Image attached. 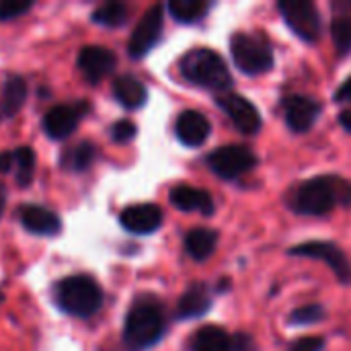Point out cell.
<instances>
[{
    "label": "cell",
    "mask_w": 351,
    "mask_h": 351,
    "mask_svg": "<svg viewBox=\"0 0 351 351\" xmlns=\"http://www.w3.org/2000/svg\"><path fill=\"white\" fill-rule=\"evenodd\" d=\"M325 319V308L321 304H308L302 308H296L290 317L292 325H315Z\"/></svg>",
    "instance_id": "83f0119b"
},
{
    "label": "cell",
    "mask_w": 351,
    "mask_h": 351,
    "mask_svg": "<svg viewBox=\"0 0 351 351\" xmlns=\"http://www.w3.org/2000/svg\"><path fill=\"white\" fill-rule=\"evenodd\" d=\"M257 165V156L251 148L241 144H228L214 150L208 156V167L222 179L232 181L243 177L245 173L253 171Z\"/></svg>",
    "instance_id": "8992f818"
},
{
    "label": "cell",
    "mask_w": 351,
    "mask_h": 351,
    "mask_svg": "<svg viewBox=\"0 0 351 351\" xmlns=\"http://www.w3.org/2000/svg\"><path fill=\"white\" fill-rule=\"evenodd\" d=\"M191 351H232V339L224 329L208 325L193 335Z\"/></svg>",
    "instance_id": "7402d4cb"
},
{
    "label": "cell",
    "mask_w": 351,
    "mask_h": 351,
    "mask_svg": "<svg viewBox=\"0 0 351 351\" xmlns=\"http://www.w3.org/2000/svg\"><path fill=\"white\" fill-rule=\"evenodd\" d=\"M339 121H341V125H343L348 132H351V109H343V111H341Z\"/></svg>",
    "instance_id": "e575fe53"
},
{
    "label": "cell",
    "mask_w": 351,
    "mask_h": 351,
    "mask_svg": "<svg viewBox=\"0 0 351 351\" xmlns=\"http://www.w3.org/2000/svg\"><path fill=\"white\" fill-rule=\"evenodd\" d=\"M171 204L181 212H199L204 216L214 214V199L208 191L191 187V185H177L171 189Z\"/></svg>",
    "instance_id": "e0dca14e"
},
{
    "label": "cell",
    "mask_w": 351,
    "mask_h": 351,
    "mask_svg": "<svg viewBox=\"0 0 351 351\" xmlns=\"http://www.w3.org/2000/svg\"><path fill=\"white\" fill-rule=\"evenodd\" d=\"M21 224L25 230L41 237H53L62 230V220L43 206H23L19 210Z\"/></svg>",
    "instance_id": "2e32d148"
},
{
    "label": "cell",
    "mask_w": 351,
    "mask_h": 351,
    "mask_svg": "<svg viewBox=\"0 0 351 351\" xmlns=\"http://www.w3.org/2000/svg\"><path fill=\"white\" fill-rule=\"evenodd\" d=\"M136 132H138V128H136L134 121L121 119V121H117V123L111 128V138H113L115 142H119V144H125V142H130V140L136 138Z\"/></svg>",
    "instance_id": "f546056e"
},
{
    "label": "cell",
    "mask_w": 351,
    "mask_h": 351,
    "mask_svg": "<svg viewBox=\"0 0 351 351\" xmlns=\"http://www.w3.org/2000/svg\"><path fill=\"white\" fill-rule=\"evenodd\" d=\"M14 177L21 187L31 185L35 177V152L29 146H21L14 152Z\"/></svg>",
    "instance_id": "d4e9b609"
},
{
    "label": "cell",
    "mask_w": 351,
    "mask_h": 351,
    "mask_svg": "<svg viewBox=\"0 0 351 351\" xmlns=\"http://www.w3.org/2000/svg\"><path fill=\"white\" fill-rule=\"evenodd\" d=\"M323 348H325L323 337H302L294 341L288 351H323Z\"/></svg>",
    "instance_id": "4dcf8cb0"
},
{
    "label": "cell",
    "mask_w": 351,
    "mask_h": 351,
    "mask_svg": "<svg viewBox=\"0 0 351 351\" xmlns=\"http://www.w3.org/2000/svg\"><path fill=\"white\" fill-rule=\"evenodd\" d=\"M181 74L204 88L224 90L230 86V72L224 60L208 47H197L185 53L181 60Z\"/></svg>",
    "instance_id": "277c9868"
},
{
    "label": "cell",
    "mask_w": 351,
    "mask_h": 351,
    "mask_svg": "<svg viewBox=\"0 0 351 351\" xmlns=\"http://www.w3.org/2000/svg\"><path fill=\"white\" fill-rule=\"evenodd\" d=\"M121 226L134 234H152L162 224V210L154 204H136L121 212Z\"/></svg>",
    "instance_id": "7c38bea8"
},
{
    "label": "cell",
    "mask_w": 351,
    "mask_h": 351,
    "mask_svg": "<svg viewBox=\"0 0 351 351\" xmlns=\"http://www.w3.org/2000/svg\"><path fill=\"white\" fill-rule=\"evenodd\" d=\"M331 33H333V43L339 56H346L351 51V16L341 14L333 21L331 25Z\"/></svg>",
    "instance_id": "4316f807"
},
{
    "label": "cell",
    "mask_w": 351,
    "mask_h": 351,
    "mask_svg": "<svg viewBox=\"0 0 351 351\" xmlns=\"http://www.w3.org/2000/svg\"><path fill=\"white\" fill-rule=\"evenodd\" d=\"M232 58L245 74H263L274 66V49L259 33H237L230 41Z\"/></svg>",
    "instance_id": "5b68a950"
},
{
    "label": "cell",
    "mask_w": 351,
    "mask_h": 351,
    "mask_svg": "<svg viewBox=\"0 0 351 351\" xmlns=\"http://www.w3.org/2000/svg\"><path fill=\"white\" fill-rule=\"evenodd\" d=\"M280 10L288 27L304 41H315L321 35V14L308 0H286L280 2Z\"/></svg>",
    "instance_id": "52a82bcc"
},
{
    "label": "cell",
    "mask_w": 351,
    "mask_h": 351,
    "mask_svg": "<svg viewBox=\"0 0 351 351\" xmlns=\"http://www.w3.org/2000/svg\"><path fill=\"white\" fill-rule=\"evenodd\" d=\"M210 4L204 0H171L169 12L179 23H195L208 12Z\"/></svg>",
    "instance_id": "cb8c5ba5"
},
{
    "label": "cell",
    "mask_w": 351,
    "mask_h": 351,
    "mask_svg": "<svg viewBox=\"0 0 351 351\" xmlns=\"http://www.w3.org/2000/svg\"><path fill=\"white\" fill-rule=\"evenodd\" d=\"M27 99V84L21 76L10 74L0 84V119H8L21 111Z\"/></svg>",
    "instance_id": "ac0fdd59"
},
{
    "label": "cell",
    "mask_w": 351,
    "mask_h": 351,
    "mask_svg": "<svg viewBox=\"0 0 351 351\" xmlns=\"http://www.w3.org/2000/svg\"><path fill=\"white\" fill-rule=\"evenodd\" d=\"M31 6H33L31 0H4V2H0V21L16 19L23 12H27Z\"/></svg>",
    "instance_id": "f1b7e54d"
},
{
    "label": "cell",
    "mask_w": 351,
    "mask_h": 351,
    "mask_svg": "<svg viewBox=\"0 0 351 351\" xmlns=\"http://www.w3.org/2000/svg\"><path fill=\"white\" fill-rule=\"evenodd\" d=\"M56 304L72 317H90L103 304L101 286L88 276H70L53 286Z\"/></svg>",
    "instance_id": "3957f363"
},
{
    "label": "cell",
    "mask_w": 351,
    "mask_h": 351,
    "mask_svg": "<svg viewBox=\"0 0 351 351\" xmlns=\"http://www.w3.org/2000/svg\"><path fill=\"white\" fill-rule=\"evenodd\" d=\"M284 109H286V123L294 132H308L321 113V105L304 95H294L286 99Z\"/></svg>",
    "instance_id": "4fadbf2b"
},
{
    "label": "cell",
    "mask_w": 351,
    "mask_h": 351,
    "mask_svg": "<svg viewBox=\"0 0 351 351\" xmlns=\"http://www.w3.org/2000/svg\"><path fill=\"white\" fill-rule=\"evenodd\" d=\"M335 101H351V76L339 86V90L335 93Z\"/></svg>",
    "instance_id": "836d02e7"
},
{
    "label": "cell",
    "mask_w": 351,
    "mask_h": 351,
    "mask_svg": "<svg viewBox=\"0 0 351 351\" xmlns=\"http://www.w3.org/2000/svg\"><path fill=\"white\" fill-rule=\"evenodd\" d=\"M290 255H300V257H313V259H321L325 261L341 282H351V263L348 261L346 253L329 241H311V243H302L296 245L294 249H290Z\"/></svg>",
    "instance_id": "9c48e42d"
},
{
    "label": "cell",
    "mask_w": 351,
    "mask_h": 351,
    "mask_svg": "<svg viewBox=\"0 0 351 351\" xmlns=\"http://www.w3.org/2000/svg\"><path fill=\"white\" fill-rule=\"evenodd\" d=\"M212 306L210 292L204 284H193L179 300L177 304V317L179 319H197L204 317Z\"/></svg>",
    "instance_id": "d6986e66"
},
{
    "label": "cell",
    "mask_w": 351,
    "mask_h": 351,
    "mask_svg": "<svg viewBox=\"0 0 351 351\" xmlns=\"http://www.w3.org/2000/svg\"><path fill=\"white\" fill-rule=\"evenodd\" d=\"M0 302H2V292H0Z\"/></svg>",
    "instance_id": "8d00e7d4"
},
{
    "label": "cell",
    "mask_w": 351,
    "mask_h": 351,
    "mask_svg": "<svg viewBox=\"0 0 351 351\" xmlns=\"http://www.w3.org/2000/svg\"><path fill=\"white\" fill-rule=\"evenodd\" d=\"M4 206H6V187L0 183V216L4 212Z\"/></svg>",
    "instance_id": "d590c367"
},
{
    "label": "cell",
    "mask_w": 351,
    "mask_h": 351,
    "mask_svg": "<svg viewBox=\"0 0 351 351\" xmlns=\"http://www.w3.org/2000/svg\"><path fill=\"white\" fill-rule=\"evenodd\" d=\"M93 21L103 27H121L128 21V6L121 2H105L93 12Z\"/></svg>",
    "instance_id": "484cf974"
},
{
    "label": "cell",
    "mask_w": 351,
    "mask_h": 351,
    "mask_svg": "<svg viewBox=\"0 0 351 351\" xmlns=\"http://www.w3.org/2000/svg\"><path fill=\"white\" fill-rule=\"evenodd\" d=\"M14 165V152H2L0 154V173H8Z\"/></svg>",
    "instance_id": "d6a6232c"
},
{
    "label": "cell",
    "mask_w": 351,
    "mask_h": 351,
    "mask_svg": "<svg viewBox=\"0 0 351 351\" xmlns=\"http://www.w3.org/2000/svg\"><path fill=\"white\" fill-rule=\"evenodd\" d=\"M218 107L224 109V113L230 117L234 128L243 134H257L261 128V115L257 107L247 101L243 95H220Z\"/></svg>",
    "instance_id": "30bf717a"
},
{
    "label": "cell",
    "mask_w": 351,
    "mask_h": 351,
    "mask_svg": "<svg viewBox=\"0 0 351 351\" xmlns=\"http://www.w3.org/2000/svg\"><path fill=\"white\" fill-rule=\"evenodd\" d=\"M97 156V148L90 144V142H80L72 148H68L64 154H62V167L68 169V171H86L93 160Z\"/></svg>",
    "instance_id": "603a6c76"
},
{
    "label": "cell",
    "mask_w": 351,
    "mask_h": 351,
    "mask_svg": "<svg viewBox=\"0 0 351 351\" xmlns=\"http://www.w3.org/2000/svg\"><path fill=\"white\" fill-rule=\"evenodd\" d=\"M210 121L204 113L199 111H193V109H187L183 111L179 117H177V123H175V132H177V138L189 146V148H197L202 146L208 138H210Z\"/></svg>",
    "instance_id": "5bb4252c"
},
{
    "label": "cell",
    "mask_w": 351,
    "mask_h": 351,
    "mask_svg": "<svg viewBox=\"0 0 351 351\" xmlns=\"http://www.w3.org/2000/svg\"><path fill=\"white\" fill-rule=\"evenodd\" d=\"M165 335V308L158 298L146 294L134 300L123 325V343L130 351H146Z\"/></svg>",
    "instance_id": "7a4b0ae2"
},
{
    "label": "cell",
    "mask_w": 351,
    "mask_h": 351,
    "mask_svg": "<svg viewBox=\"0 0 351 351\" xmlns=\"http://www.w3.org/2000/svg\"><path fill=\"white\" fill-rule=\"evenodd\" d=\"M80 119V109L72 105H56L43 115V132L51 140H64L68 138Z\"/></svg>",
    "instance_id": "9a60e30c"
},
{
    "label": "cell",
    "mask_w": 351,
    "mask_h": 351,
    "mask_svg": "<svg viewBox=\"0 0 351 351\" xmlns=\"http://www.w3.org/2000/svg\"><path fill=\"white\" fill-rule=\"evenodd\" d=\"M232 351H257V346H255L253 337H249L247 333H239L232 339Z\"/></svg>",
    "instance_id": "1f68e13d"
},
{
    "label": "cell",
    "mask_w": 351,
    "mask_h": 351,
    "mask_svg": "<svg viewBox=\"0 0 351 351\" xmlns=\"http://www.w3.org/2000/svg\"><path fill=\"white\" fill-rule=\"evenodd\" d=\"M218 245V232L212 228H193L185 237V251L195 261H206Z\"/></svg>",
    "instance_id": "44dd1931"
},
{
    "label": "cell",
    "mask_w": 351,
    "mask_h": 351,
    "mask_svg": "<svg viewBox=\"0 0 351 351\" xmlns=\"http://www.w3.org/2000/svg\"><path fill=\"white\" fill-rule=\"evenodd\" d=\"M335 206H351V181L335 175L308 179L292 195V208L304 216H325Z\"/></svg>",
    "instance_id": "6da1fadb"
},
{
    "label": "cell",
    "mask_w": 351,
    "mask_h": 351,
    "mask_svg": "<svg viewBox=\"0 0 351 351\" xmlns=\"http://www.w3.org/2000/svg\"><path fill=\"white\" fill-rule=\"evenodd\" d=\"M115 53L103 45H86L78 53V70L84 74V78L93 84L101 82L105 76H109L115 68Z\"/></svg>",
    "instance_id": "8fae6325"
},
{
    "label": "cell",
    "mask_w": 351,
    "mask_h": 351,
    "mask_svg": "<svg viewBox=\"0 0 351 351\" xmlns=\"http://www.w3.org/2000/svg\"><path fill=\"white\" fill-rule=\"evenodd\" d=\"M162 6L156 4L152 8H148L144 12V16L140 19V23L136 25L130 41H128V51L132 58H144L160 39L162 33Z\"/></svg>",
    "instance_id": "ba28073f"
},
{
    "label": "cell",
    "mask_w": 351,
    "mask_h": 351,
    "mask_svg": "<svg viewBox=\"0 0 351 351\" xmlns=\"http://www.w3.org/2000/svg\"><path fill=\"white\" fill-rule=\"evenodd\" d=\"M113 95L128 109H138L148 99L146 86L136 76H130V74H123V76L115 78V82H113Z\"/></svg>",
    "instance_id": "ffe728a7"
}]
</instances>
